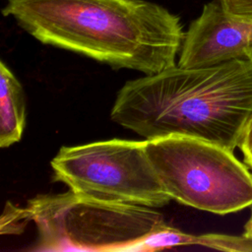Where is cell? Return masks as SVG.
Listing matches in <instances>:
<instances>
[{
  "label": "cell",
  "mask_w": 252,
  "mask_h": 252,
  "mask_svg": "<svg viewBox=\"0 0 252 252\" xmlns=\"http://www.w3.org/2000/svg\"><path fill=\"white\" fill-rule=\"evenodd\" d=\"M229 14L252 21V0H217Z\"/></svg>",
  "instance_id": "30bf717a"
},
{
  "label": "cell",
  "mask_w": 252,
  "mask_h": 252,
  "mask_svg": "<svg viewBox=\"0 0 252 252\" xmlns=\"http://www.w3.org/2000/svg\"><path fill=\"white\" fill-rule=\"evenodd\" d=\"M26 125L24 89L10 68L0 62V147L19 142Z\"/></svg>",
  "instance_id": "52a82bcc"
},
{
  "label": "cell",
  "mask_w": 252,
  "mask_h": 252,
  "mask_svg": "<svg viewBox=\"0 0 252 252\" xmlns=\"http://www.w3.org/2000/svg\"><path fill=\"white\" fill-rule=\"evenodd\" d=\"M31 220L32 216L28 207L20 208L7 201L0 219V233L21 234Z\"/></svg>",
  "instance_id": "9c48e42d"
},
{
  "label": "cell",
  "mask_w": 252,
  "mask_h": 252,
  "mask_svg": "<svg viewBox=\"0 0 252 252\" xmlns=\"http://www.w3.org/2000/svg\"><path fill=\"white\" fill-rule=\"evenodd\" d=\"M177 246L200 245L212 249L229 252H252V237L246 234L228 235L223 233L188 234L179 230L176 234Z\"/></svg>",
  "instance_id": "ba28073f"
},
{
  "label": "cell",
  "mask_w": 252,
  "mask_h": 252,
  "mask_svg": "<svg viewBox=\"0 0 252 252\" xmlns=\"http://www.w3.org/2000/svg\"><path fill=\"white\" fill-rule=\"evenodd\" d=\"M6 1H9V0H6Z\"/></svg>",
  "instance_id": "5bb4252c"
},
{
  "label": "cell",
  "mask_w": 252,
  "mask_h": 252,
  "mask_svg": "<svg viewBox=\"0 0 252 252\" xmlns=\"http://www.w3.org/2000/svg\"><path fill=\"white\" fill-rule=\"evenodd\" d=\"M252 115V55L200 68L172 66L126 82L110 111L113 122L146 140L200 139L238 147Z\"/></svg>",
  "instance_id": "7a4b0ae2"
},
{
  "label": "cell",
  "mask_w": 252,
  "mask_h": 252,
  "mask_svg": "<svg viewBox=\"0 0 252 252\" xmlns=\"http://www.w3.org/2000/svg\"><path fill=\"white\" fill-rule=\"evenodd\" d=\"M252 21L227 13L216 0L204 5L183 38L177 65L208 67L251 55Z\"/></svg>",
  "instance_id": "8992f818"
},
{
  "label": "cell",
  "mask_w": 252,
  "mask_h": 252,
  "mask_svg": "<svg viewBox=\"0 0 252 252\" xmlns=\"http://www.w3.org/2000/svg\"><path fill=\"white\" fill-rule=\"evenodd\" d=\"M37 237L32 251H141L172 228L154 208L73 192L28 200Z\"/></svg>",
  "instance_id": "3957f363"
},
{
  "label": "cell",
  "mask_w": 252,
  "mask_h": 252,
  "mask_svg": "<svg viewBox=\"0 0 252 252\" xmlns=\"http://www.w3.org/2000/svg\"><path fill=\"white\" fill-rule=\"evenodd\" d=\"M50 165L54 180L73 192L154 209L171 201L147 154L146 140L64 146Z\"/></svg>",
  "instance_id": "5b68a950"
},
{
  "label": "cell",
  "mask_w": 252,
  "mask_h": 252,
  "mask_svg": "<svg viewBox=\"0 0 252 252\" xmlns=\"http://www.w3.org/2000/svg\"><path fill=\"white\" fill-rule=\"evenodd\" d=\"M244 234L252 237V209H251L250 217L244 225Z\"/></svg>",
  "instance_id": "7c38bea8"
},
{
  "label": "cell",
  "mask_w": 252,
  "mask_h": 252,
  "mask_svg": "<svg viewBox=\"0 0 252 252\" xmlns=\"http://www.w3.org/2000/svg\"><path fill=\"white\" fill-rule=\"evenodd\" d=\"M238 147L243 154L245 164L252 169V115L244 128Z\"/></svg>",
  "instance_id": "8fae6325"
},
{
  "label": "cell",
  "mask_w": 252,
  "mask_h": 252,
  "mask_svg": "<svg viewBox=\"0 0 252 252\" xmlns=\"http://www.w3.org/2000/svg\"><path fill=\"white\" fill-rule=\"evenodd\" d=\"M251 55H252V50H251Z\"/></svg>",
  "instance_id": "4fadbf2b"
},
{
  "label": "cell",
  "mask_w": 252,
  "mask_h": 252,
  "mask_svg": "<svg viewBox=\"0 0 252 252\" xmlns=\"http://www.w3.org/2000/svg\"><path fill=\"white\" fill-rule=\"evenodd\" d=\"M146 151L171 200L220 216L252 205V173L233 151L184 136L146 140Z\"/></svg>",
  "instance_id": "277c9868"
},
{
  "label": "cell",
  "mask_w": 252,
  "mask_h": 252,
  "mask_svg": "<svg viewBox=\"0 0 252 252\" xmlns=\"http://www.w3.org/2000/svg\"><path fill=\"white\" fill-rule=\"evenodd\" d=\"M2 9L41 43L144 75L176 64L178 15L147 0H9Z\"/></svg>",
  "instance_id": "6da1fadb"
}]
</instances>
